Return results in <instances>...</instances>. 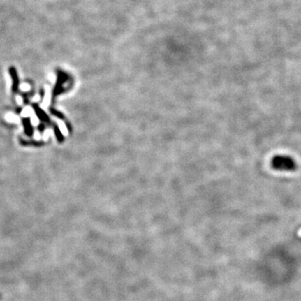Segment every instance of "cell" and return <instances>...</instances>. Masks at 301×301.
<instances>
[{
	"label": "cell",
	"instance_id": "1",
	"mask_svg": "<svg viewBox=\"0 0 301 301\" xmlns=\"http://www.w3.org/2000/svg\"><path fill=\"white\" fill-rule=\"evenodd\" d=\"M298 237H301V228L298 231Z\"/></svg>",
	"mask_w": 301,
	"mask_h": 301
}]
</instances>
